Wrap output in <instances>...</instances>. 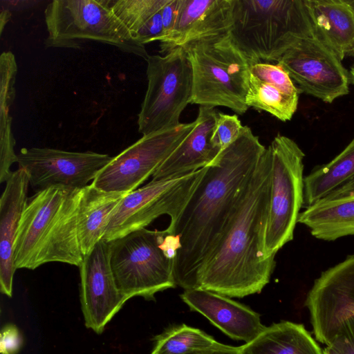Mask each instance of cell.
I'll list each match as a JSON object with an SVG mask.
<instances>
[{"mask_svg":"<svg viewBox=\"0 0 354 354\" xmlns=\"http://www.w3.org/2000/svg\"><path fill=\"white\" fill-rule=\"evenodd\" d=\"M250 127L219 152L176 221L167 230L178 235L181 248L174 262L176 283L199 288L200 273L219 243L240 193L266 149Z\"/></svg>","mask_w":354,"mask_h":354,"instance_id":"obj_1","label":"cell"},{"mask_svg":"<svg viewBox=\"0 0 354 354\" xmlns=\"http://www.w3.org/2000/svg\"><path fill=\"white\" fill-rule=\"evenodd\" d=\"M271 181V156L266 147L243 187L227 225L202 269L199 288L229 297L260 293L270 282L275 257L265 259L263 241Z\"/></svg>","mask_w":354,"mask_h":354,"instance_id":"obj_2","label":"cell"},{"mask_svg":"<svg viewBox=\"0 0 354 354\" xmlns=\"http://www.w3.org/2000/svg\"><path fill=\"white\" fill-rule=\"evenodd\" d=\"M82 193V189L55 187L28 198L15 243L17 269L35 270L50 262L81 265L77 214Z\"/></svg>","mask_w":354,"mask_h":354,"instance_id":"obj_3","label":"cell"},{"mask_svg":"<svg viewBox=\"0 0 354 354\" xmlns=\"http://www.w3.org/2000/svg\"><path fill=\"white\" fill-rule=\"evenodd\" d=\"M230 34L253 64L277 62L313 28L305 0H234Z\"/></svg>","mask_w":354,"mask_h":354,"instance_id":"obj_4","label":"cell"},{"mask_svg":"<svg viewBox=\"0 0 354 354\" xmlns=\"http://www.w3.org/2000/svg\"><path fill=\"white\" fill-rule=\"evenodd\" d=\"M190 61L193 90L190 104L223 106L244 114L251 64L230 32L192 42L183 47Z\"/></svg>","mask_w":354,"mask_h":354,"instance_id":"obj_5","label":"cell"},{"mask_svg":"<svg viewBox=\"0 0 354 354\" xmlns=\"http://www.w3.org/2000/svg\"><path fill=\"white\" fill-rule=\"evenodd\" d=\"M46 48H79L87 41L112 45L147 60L149 55L111 9L110 0H53L44 11Z\"/></svg>","mask_w":354,"mask_h":354,"instance_id":"obj_6","label":"cell"},{"mask_svg":"<svg viewBox=\"0 0 354 354\" xmlns=\"http://www.w3.org/2000/svg\"><path fill=\"white\" fill-rule=\"evenodd\" d=\"M167 230L146 228L109 241V262L116 286L129 299L139 296L154 300L155 295L176 286L174 260L160 245Z\"/></svg>","mask_w":354,"mask_h":354,"instance_id":"obj_7","label":"cell"},{"mask_svg":"<svg viewBox=\"0 0 354 354\" xmlns=\"http://www.w3.org/2000/svg\"><path fill=\"white\" fill-rule=\"evenodd\" d=\"M271 156L270 203L263 241L265 259L294 237L304 205L305 153L291 138L277 134L268 147Z\"/></svg>","mask_w":354,"mask_h":354,"instance_id":"obj_8","label":"cell"},{"mask_svg":"<svg viewBox=\"0 0 354 354\" xmlns=\"http://www.w3.org/2000/svg\"><path fill=\"white\" fill-rule=\"evenodd\" d=\"M147 88L138 113V131L142 136L176 127L191 103L192 68L183 47L147 60Z\"/></svg>","mask_w":354,"mask_h":354,"instance_id":"obj_9","label":"cell"},{"mask_svg":"<svg viewBox=\"0 0 354 354\" xmlns=\"http://www.w3.org/2000/svg\"><path fill=\"white\" fill-rule=\"evenodd\" d=\"M206 170L171 178L151 180L127 194L114 210L103 240L109 242L132 232L145 228L162 215L174 223L187 204Z\"/></svg>","mask_w":354,"mask_h":354,"instance_id":"obj_10","label":"cell"},{"mask_svg":"<svg viewBox=\"0 0 354 354\" xmlns=\"http://www.w3.org/2000/svg\"><path fill=\"white\" fill-rule=\"evenodd\" d=\"M196 125V121L142 136L112 158L91 182L106 191L128 194L153 176Z\"/></svg>","mask_w":354,"mask_h":354,"instance_id":"obj_11","label":"cell"},{"mask_svg":"<svg viewBox=\"0 0 354 354\" xmlns=\"http://www.w3.org/2000/svg\"><path fill=\"white\" fill-rule=\"evenodd\" d=\"M277 63L288 73L301 93L325 103L349 93V72L332 50L313 36L298 42Z\"/></svg>","mask_w":354,"mask_h":354,"instance_id":"obj_12","label":"cell"},{"mask_svg":"<svg viewBox=\"0 0 354 354\" xmlns=\"http://www.w3.org/2000/svg\"><path fill=\"white\" fill-rule=\"evenodd\" d=\"M113 157L93 151H68L47 147L23 148L19 168L26 171L35 192L50 187L83 189Z\"/></svg>","mask_w":354,"mask_h":354,"instance_id":"obj_13","label":"cell"},{"mask_svg":"<svg viewBox=\"0 0 354 354\" xmlns=\"http://www.w3.org/2000/svg\"><path fill=\"white\" fill-rule=\"evenodd\" d=\"M304 305L315 339L328 346L340 325L354 316V254L321 273Z\"/></svg>","mask_w":354,"mask_h":354,"instance_id":"obj_14","label":"cell"},{"mask_svg":"<svg viewBox=\"0 0 354 354\" xmlns=\"http://www.w3.org/2000/svg\"><path fill=\"white\" fill-rule=\"evenodd\" d=\"M80 301L85 325L97 334L129 299L118 289L109 262V243L102 239L79 266Z\"/></svg>","mask_w":354,"mask_h":354,"instance_id":"obj_15","label":"cell"},{"mask_svg":"<svg viewBox=\"0 0 354 354\" xmlns=\"http://www.w3.org/2000/svg\"><path fill=\"white\" fill-rule=\"evenodd\" d=\"M233 3L234 0H180L174 28L159 41L160 52L167 53L198 40L230 32Z\"/></svg>","mask_w":354,"mask_h":354,"instance_id":"obj_16","label":"cell"},{"mask_svg":"<svg viewBox=\"0 0 354 354\" xmlns=\"http://www.w3.org/2000/svg\"><path fill=\"white\" fill-rule=\"evenodd\" d=\"M180 297L232 339L248 343L266 328L259 313L229 297L203 288L185 290Z\"/></svg>","mask_w":354,"mask_h":354,"instance_id":"obj_17","label":"cell"},{"mask_svg":"<svg viewBox=\"0 0 354 354\" xmlns=\"http://www.w3.org/2000/svg\"><path fill=\"white\" fill-rule=\"evenodd\" d=\"M29 177L22 168L12 172L0 199V290L11 297L15 272L14 248L23 212L28 201Z\"/></svg>","mask_w":354,"mask_h":354,"instance_id":"obj_18","label":"cell"},{"mask_svg":"<svg viewBox=\"0 0 354 354\" xmlns=\"http://www.w3.org/2000/svg\"><path fill=\"white\" fill-rule=\"evenodd\" d=\"M217 113L214 108L199 106L194 128L153 174V180L194 172L214 160L220 152L211 142Z\"/></svg>","mask_w":354,"mask_h":354,"instance_id":"obj_19","label":"cell"},{"mask_svg":"<svg viewBox=\"0 0 354 354\" xmlns=\"http://www.w3.org/2000/svg\"><path fill=\"white\" fill-rule=\"evenodd\" d=\"M313 36L342 61L354 57V0H305Z\"/></svg>","mask_w":354,"mask_h":354,"instance_id":"obj_20","label":"cell"},{"mask_svg":"<svg viewBox=\"0 0 354 354\" xmlns=\"http://www.w3.org/2000/svg\"><path fill=\"white\" fill-rule=\"evenodd\" d=\"M297 223L323 241L354 235V194L319 200L300 212Z\"/></svg>","mask_w":354,"mask_h":354,"instance_id":"obj_21","label":"cell"},{"mask_svg":"<svg viewBox=\"0 0 354 354\" xmlns=\"http://www.w3.org/2000/svg\"><path fill=\"white\" fill-rule=\"evenodd\" d=\"M126 194L106 192L92 184L82 189L77 214V234L83 256L102 239L114 210Z\"/></svg>","mask_w":354,"mask_h":354,"instance_id":"obj_22","label":"cell"},{"mask_svg":"<svg viewBox=\"0 0 354 354\" xmlns=\"http://www.w3.org/2000/svg\"><path fill=\"white\" fill-rule=\"evenodd\" d=\"M241 354H324L301 324L274 323L252 341L241 346Z\"/></svg>","mask_w":354,"mask_h":354,"instance_id":"obj_23","label":"cell"},{"mask_svg":"<svg viewBox=\"0 0 354 354\" xmlns=\"http://www.w3.org/2000/svg\"><path fill=\"white\" fill-rule=\"evenodd\" d=\"M17 73L14 54L9 50L3 52L0 57V183H6L13 172L10 170L11 166L17 162L10 115V109L15 97Z\"/></svg>","mask_w":354,"mask_h":354,"instance_id":"obj_24","label":"cell"},{"mask_svg":"<svg viewBox=\"0 0 354 354\" xmlns=\"http://www.w3.org/2000/svg\"><path fill=\"white\" fill-rule=\"evenodd\" d=\"M168 0H110L112 10L132 37L142 45L163 35L161 10Z\"/></svg>","mask_w":354,"mask_h":354,"instance_id":"obj_25","label":"cell"},{"mask_svg":"<svg viewBox=\"0 0 354 354\" xmlns=\"http://www.w3.org/2000/svg\"><path fill=\"white\" fill-rule=\"evenodd\" d=\"M354 177V137L330 162L315 167L304 179V205L326 198Z\"/></svg>","mask_w":354,"mask_h":354,"instance_id":"obj_26","label":"cell"},{"mask_svg":"<svg viewBox=\"0 0 354 354\" xmlns=\"http://www.w3.org/2000/svg\"><path fill=\"white\" fill-rule=\"evenodd\" d=\"M153 342L151 354H195L219 343L203 330L185 324L168 326L154 337Z\"/></svg>","mask_w":354,"mask_h":354,"instance_id":"obj_27","label":"cell"},{"mask_svg":"<svg viewBox=\"0 0 354 354\" xmlns=\"http://www.w3.org/2000/svg\"><path fill=\"white\" fill-rule=\"evenodd\" d=\"M299 97L290 95L274 84L250 74L245 97L248 107L266 111L279 120L286 122L290 120L296 112Z\"/></svg>","mask_w":354,"mask_h":354,"instance_id":"obj_28","label":"cell"},{"mask_svg":"<svg viewBox=\"0 0 354 354\" xmlns=\"http://www.w3.org/2000/svg\"><path fill=\"white\" fill-rule=\"evenodd\" d=\"M250 74L262 81L274 84L290 95L299 97L300 91L288 73L277 63L259 62L251 64Z\"/></svg>","mask_w":354,"mask_h":354,"instance_id":"obj_29","label":"cell"},{"mask_svg":"<svg viewBox=\"0 0 354 354\" xmlns=\"http://www.w3.org/2000/svg\"><path fill=\"white\" fill-rule=\"evenodd\" d=\"M243 127L236 115L218 112L211 137L212 143L222 151L239 137Z\"/></svg>","mask_w":354,"mask_h":354,"instance_id":"obj_30","label":"cell"},{"mask_svg":"<svg viewBox=\"0 0 354 354\" xmlns=\"http://www.w3.org/2000/svg\"><path fill=\"white\" fill-rule=\"evenodd\" d=\"M339 354H354V316L345 320L328 345Z\"/></svg>","mask_w":354,"mask_h":354,"instance_id":"obj_31","label":"cell"},{"mask_svg":"<svg viewBox=\"0 0 354 354\" xmlns=\"http://www.w3.org/2000/svg\"><path fill=\"white\" fill-rule=\"evenodd\" d=\"M23 344V338L18 328L12 324L5 325L0 335L1 354H17Z\"/></svg>","mask_w":354,"mask_h":354,"instance_id":"obj_32","label":"cell"},{"mask_svg":"<svg viewBox=\"0 0 354 354\" xmlns=\"http://www.w3.org/2000/svg\"><path fill=\"white\" fill-rule=\"evenodd\" d=\"M180 4V0H168L167 3L161 10L163 25V35L161 39L167 36L174 28L178 17Z\"/></svg>","mask_w":354,"mask_h":354,"instance_id":"obj_33","label":"cell"},{"mask_svg":"<svg viewBox=\"0 0 354 354\" xmlns=\"http://www.w3.org/2000/svg\"><path fill=\"white\" fill-rule=\"evenodd\" d=\"M195 354H241V346H233L219 342L208 350Z\"/></svg>","mask_w":354,"mask_h":354,"instance_id":"obj_34","label":"cell"},{"mask_svg":"<svg viewBox=\"0 0 354 354\" xmlns=\"http://www.w3.org/2000/svg\"><path fill=\"white\" fill-rule=\"evenodd\" d=\"M351 194H354V177L326 198L344 196Z\"/></svg>","mask_w":354,"mask_h":354,"instance_id":"obj_35","label":"cell"},{"mask_svg":"<svg viewBox=\"0 0 354 354\" xmlns=\"http://www.w3.org/2000/svg\"><path fill=\"white\" fill-rule=\"evenodd\" d=\"M10 17V13L8 10H3L1 13V32H2L3 29L6 24L8 21Z\"/></svg>","mask_w":354,"mask_h":354,"instance_id":"obj_36","label":"cell"},{"mask_svg":"<svg viewBox=\"0 0 354 354\" xmlns=\"http://www.w3.org/2000/svg\"><path fill=\"white\" fill-rule=\"evenodd\" d=\"M324 354H339L336 350L329 346H326L324 348Z\"/></svg>","mask_w":354,"mask_h":354,"instance_id":"obj_37","label":"cell"},{"mask_svg":"<svg viewBox=\"0 0 354 354\" xmlns=\"http://www.w3.org/2000/svg\"><path fill=\"white\" fill-rule=\"evenodd\" d=\"M349 75H350V81L351 83L354 84V64L351 68V70L349 71Z\"/></svg>","mask_w":354,"mask_h":354,"instance_id":"obj_38","label":"cell"}]
</instances>
